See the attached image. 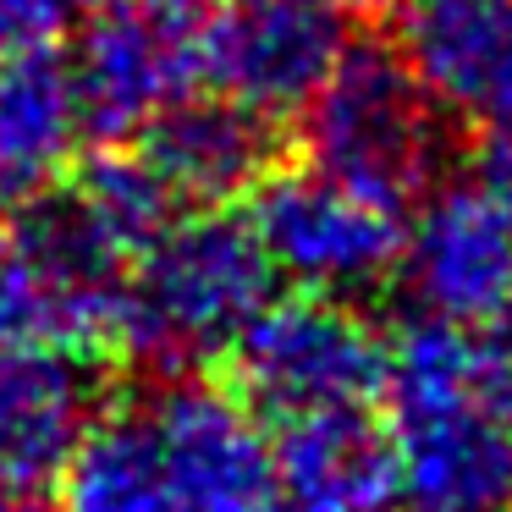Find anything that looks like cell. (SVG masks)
Listing matches in <instances>:
<instances>
[{"mask_svg": "<svg viewBox=\"0 0 512 512\" xmlns=\"http://www.w3.org/2000/svg\"><path fill=\"white\" fill-rule=\"evenodd\" d=\"M61 496L67 512H281L259 413L193 380L94 413Z\"/></svg>", "mask_w": 512, "mask_h": 512, "instance_id": "obj_1", "label": "cell"}, {"mask_svg": "<svg viewBox=\"0 0 512 512\" xmlns=\"http://www.w3.org/2000/svg\"><path fill=\"white\" fill-rule=\"evenodd\" d=\"M270 276L276 270L248 221L221 210L171 215L127 265L116 347L171 375L204 364L254 320Z\"/></svg>", "mask_w": 512, "mask_h": 512, "instance_id": "obj_2", "label": "cell"}, {"mask_svg": "<svg viewBox=\"0 0 512 512\" xmlns=\"http://www.w3.org/2000/svg\"><path fill=\"white\" fill-rule=\"evenodd\" d=\"M133 254L78 199H34L0 221V347H116Z\"/></svg>", "mask_w": 512, "mask_h": 512, "instance_id": "obj_3", "label": "cell"}, {"mask_svg": "<svg viewBox=\"0 0 512 512\" xmlns=\"http://www.w3.org/2000/svg\"><path fill=\"white\" fill-rule=\"evenodd\" d=\"M309 149L314 166L402 210L430 193L446 160L441 100L391 50H342L309 100Z\"/></svg>", "mask_w": 512, "mask_h": 512, "instance_id": "obj_4", "label": "cell"}, {"mask_svg": "<svg viewBox=\"0 0 512 512\" xmlns=\"http://www.w3.org/2000/svg\"><path fill=\"white\" fill-rule=\"evenodd\" d=\"M237 397L265 419H303L331 408H369L380 397L386 336L347 298L292 292L265 298L232 336Z\"/></svg>", "mask_w": 512, "mask_h": 512, "instance_id": "obj_5", "label": "cell"}, {"mask_svg": "<svg viewBox=\"0 0 512 512\" xmlns=\"http://www.w3.org/2000/svg\"><path fill=\"white\" fill-rule=\"evenodd\" d=\"M248 226L276 276L325 298H358L380 287L402 259L397 204L331 177L325 166L265 171Z\"/></svg>", "mask_w": 512, "mask_h": 512, "instance_id": "obj_6", "label": "cell"}, {"mask_svg": "<svg viewBox=\"0 0 512 512\" xmlns=\"http://www.w3.org/2000/svg\"><path fill=\"white\" fill-rule=\"evenodd\" d=\"M83 127L122 138L149 127L166 105L193 94L204 72V23L188 0H116L94 6L78 50H72Z\"/></svg>", "mask_w": 512, "mask_h": 512, "instance_id": "obj_7", "label": "cell"}, {"mask_svg": "<svg viewBox=\"0 0 512 512\" xmlns=\"http://www.w3.org/2000/svg\"><path fill=\"white\" fill-rule=\"evenodd\" d=\"M342 50V12L325 0H232V12L204 28V72L215 78V94L265 122L309 111Z\"/></svg>", "mask_w": 512, "mask_h": 512, "instance_id": "obj_8", "label": "cell"}, {"mask_svg": "<svg viewBox=\"0 0 512 512\" xmlns=\"http://www.w3.org/2000/svg\"><path fill=\"white\" fill-rule=\"evenodd\" d=\"M397 270L419 314L452 325H485L512 298V215L479 182L424 193L413 226L402 232Z\"/></svg>", "mask_w": 512, "mask_h": 512, "instance_id": "obj_9", "label": "cell"}, {"mask_svg": "<svg viewBox=\"0 0 512 512\" xmlns=\"http://www.w3.org/2000/svg\"><path fill=\"white\" fill-rule=\"evenodd\" d=\"M94 413L100 386L83 353L0 347V496H45L61 485Z\"/></svg>", "mask_w": 512, "mask_h": 512, "instance_id": "obj_10", "label": "cell"}, {"mask_svg": "<svg viewBox=\"0 0 512 512\" xmlns=\"http://www.w3.org/2000/svg\"><path fill=\"white\" fill-rule=\"evenodd\" d=\"M281 512H391L402 496L397 446L369 408L281 419L270 435Z\"/></svg>", "mask_w": 512, "mask_h": 512, "instance_id": "obj_11", "label": "cell"}, {"mask_svg": "<svg viewBox=\"0 0 512 512\" xmlns=\"http://www.w3.org/2000/svg\"><path fill=\"white\" fill-rule=\"evenodd\" d=\"M397 474L413 501L446 507H507L512 496V419H501L485 391L446 397L397 413Z\"/></svg>", "mask_w": 512, "mask_h": 512, "instance_id": "obj_12", "label": "cell"}, {"mask_svg": "<svg viewBox=\"0 0 512 512\" xmlns=\"http://www.w3.org/2000/svg\"><path fill=\"white\" fill-rule=\"evenodd\" d=\"M72 67L45 50H0V204H34L72 171L83 144Z\"/></svg>", "mask_w": 512, "mask_h": 512, "instance_id": "obj_13", "label": "cell"}, {"mask_svg": "<svg viewBox=\"0 0 512 512\" xmlns=\"http://www.w3.org/2000/svg\"><path fill=\"white\" fill-rule=\"evenodd\" d=\"M144 160L171 199L226 204L270 171V122L226 94H182L144 127Z\"/></svg>", "mask_w": 512, "mask_h": 512, "instance_id": "obj_14", "label": "cell"}, {"mask_svg": "<svg viewBox=\"0 0 512 512\" xmlns=\"http://www.w3.org/2000/svg\"><path fill=\"white\" fill-rule=\"evenodd\" d=\"M402 61L441 105L490 111L512 94V0H408Z\"/></svg>", "mask_w": 512, "mask_h": 512, "instance_id": "obj_15", "label": "cell"}, {"mask_svg": "<svg viewBox=\"0 0 512 512\" xmlns=\"http://www.w3.org/2000/svg\"><path fill=\"white\" fill-rule=\"evenodd\" d=\"M479 391V364L468 325L435 320V314H413L386 336V369H380V397H391V413L430 408L446 397H468Z\"/></svg>", "mask_w": 512, "mask_h": 512, "instance_id": "obj_16", "label": "cell"}, {"mask_svg": "<svg viewBox=\"0 0 512 512\" xmlns=\"http://www.w3.org/2000/svg\"><path fill=\"white\" fill-rule=\"evenodd\" d=\"M72 199H78L83 210L94 215V226H100L116 248H127V254H138V248L171 221V204H177L166 193V182L149 171L144 155L94 160V166L83 171V182L72 188Z\"/></svg>", "mask_w": 512, "mask_h": 512, "instance_id": "obj_17", "label": "cell"}, {"mask_svg": "<svg viewBox=\"0 0 512 512\" xmlns=\"http://www.w3.org/2000/svg\"><path fill=\"white\" fill-rule=\"evenodd\" d=\"M485 116V127H479V144H474V171H479V188L490 193V199L501 204V210L512 215V94L507 100H496Z\"/></svg>", "mask_w": 512, "mask_h": 512, "instance_id": "obj_18", "label": "cell"}, {"mask_svg": "<svg viewBox=\"0 0 512 512\" xmlns=\"http://www.w3.org/2000/svg\"><path fill=\"white\" fill-rule=\"evenodd\" d=\"M474 364H479V391H485V402L501 419H512V298L485 320V331H479V342H474Z\"/></svg>", "mask_w": 512, "mask_h": 512, "instance_id": "obj_19", "label": "cell"}, {"mask_svg": "<svg viewBox=\"0 0 512 512\" xmlns=\"http://www.w3.org/2000/svg\"><path fill=\"white\" fill-rule=\"evenodd\" d=\"M67 17L72 0H0V50H45Z\"/></svg>", "mask_w": 512, "mask_h": 512, "instance_id": "obj_20", "label": "cell"}, {"mask_svg": "<svg viewBox=\"0 0 512 512\" xmlns=\"http://www.w3.org/2000/svg\"><path fill=\"white\" fill-rule=\"evenodd\" d=\"M408 512H507V507H446V501H413Z\"/></svg>", "mask_w": 512, "mask_h": 512, "instance_id": "obj_21", "label": "cell"}, {"mask_svg": "<svg viewBox=\"0 0 512 512\" xmlns=\"http://www.w3.org/2000/svg\"><path fill=\"white\" fill-rule=\"evenodd\" d=\"M331 12H380V6H391V0H325Z\"/></svg>", "mask_w": 512, "mask_h": 512, "instance_id": "obj_22", "label": "cell"}, {"mask_svg": "<svg viewBox=\"0 0 512 512\" xmlns=\"http://www.w3.org/2000/svg\"><path fill=\"white\" fill-rule=\"evenodd\" d=\"M94 6H116V0H94Z\"/></svg>", "mask_w": 512, "mask_h": 512, "instance_id": "obj_23", "label": "cell"}, {"mask_svg": "<svg viewBox=\"0 0 512 512\" xmlns=\"http://www.w3.org/2000/svg\"><path fill=\"white\" fill-rule=\"evenodd\" d=\"M226 6H232V0H226Z\"/></svg>", "mask_w": 512, "mask_h": 512, "instance_id": "obj_24", "label": "cell"}]
</instances>
